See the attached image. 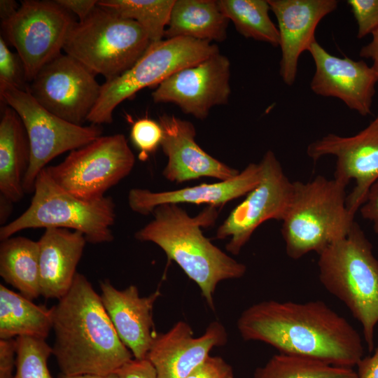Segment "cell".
Instances as JSON below:
<instances>
[{"instance_id": "obj_1", "label": "cell", "mask_w": 378, "mask_h": 378, "mask_svg": "<svg viewBox=\"0 0 378 378\" xmlns=\"http://www.w3.org/2000/svg\"><path fill=\"white\" fill-rule=\"evenodd\" d=\"M237 326L244 340L266 343L281 354L351 368L363 358L359 333L321 300L259 302L241 314Z\"/></svg>"}, {"instance_id": "obj_2", "label": "cell", "mask_w": 378, "mask_h": 378, "mask_svg": "<svg viewBox=\"0 0 378 378\" xmlns=\"http://www.w3.org/2000/svg\"><path fill=\"white\" fill-rule=\"evenodd\" d=\"M52 354L62 374L106 376L133 355L119 337L101 296L76 273L71 287L53 307Z\"/></svg>"}, {"instance_id": "obj_3", "label": "cell", "mask_w": 378, "mask_h": 378, "mask_svg": "<svg viewBox=\"0 0 378 378\" xmlns=\"http://www.w3.org/2000/svg\"><path fill=\"white\" fill-rule=\"evenodd\" d=\"M217 208L206 206L192 217L178 204H162L153 211V219L134 234L139 241L158 245L169 261H174L198 286L213 310L218 284L224 280L239 279L246 272L244 264L228 255L203 234L202 227L215 224Z\"/></svg>"}, {"instance_id": "obj_4", "label": "cell", "mask_w": 378, "mask_h": 378, "mask_svg": "<svg viewBox=\"0 0 378 378\" xmlns=\"http://www.w3.org/2000/svg\"><path fill=\"white\" fill-rule=\"evenodd\" d=\"M318 255L321 283L360 323L371 352L378 323V260L372 253L371 243L354 221L346 237Z\"/></svg>"}, {"instance_id": "obj_5", "label": "cell", "mask_w": 378, "mask_h": 378, "mask_svg": "<svg viewBox=\"0 0 378 378\" xmlns=\"http://www.w3.org/2000/svg\"><path fill=\"white\" fill-rule=\"evenodd\" d=\"M345 188L322 176L307 183L293 182L281 227L288 257L297 260L312 251L318 254L347 235L354 216L346 207Z\"/></svg>"}, {"instance_id": "obj_6", "label": "cell", "mask_w": 378, "mask_h": 378, "mask_svg": "<svg viewBox=\"0 0 378 378\" xmlns=\"http://www.w3.org/2000/svg\"><path fill=\"white\" fill-rule=\"evenodd\" d=\"M115 217L111 197L94 201L80 199L57 186L44 169L36 178L29 207L0 228V239L26 229L59 227L80 232L91 244L110 242L114 238L111 227Z\"/></svg>"}, {"instance_id": "obj_7", "label": "cell", "mask_w": 378, "mask_h": 378, "mask_svg": "<svg viewBox=\"0 0 378 378\" xmlns=\"http://www.w3.org/2000/svg\"><path fill=\"white\" fill-rule=\"evenodd\" d=\"M150 43L137 22L97 4L86 18L76 22L63 50L107 81L128 70Z\"/></svg>"}, {"instance_id": "obj_8", "label": "cell", "mask_w": 378, "mask_h": 378, "mask_svg": "<svg viewBox=\"0 0 378 378\" xmlns=\"http://www.w3.org/2000/svg\"><path fill=\"white\" fill-rule=\"evenodd\" d=\"M218 52L216 45L190 38L150 43L128 70L102 85L99 97L88 121L95 125L112 122L115 108L140 90L158 85L176 71Z\"/></svg>"}, {"instance_id": "obj_9", "label": "cell", "mask_w": 378, "mask_h": 378, "mask_svg": "<svg viewBox=\"0 0 378 378\" xmlns=\"http://www.w3.org/2000/svg\"><path fill=\"white\" fill-rule=\"evenodd\" d=\"M0 97L20 116L29 141L31 159L24 181L25 193L34 192L37 176L52 159L102 136L98 125L69 122L47 110L27 90L0 81Z\"/></svg>"}, {"instance_id": "obj_10", "label": "cell", "mask_w": 378, "mask_h": 378, "mask_svg": "<svg viewBox=\"0 0 378 378\" xmlns=\"http://www.w3.org/2000/svg\"><path fill=\"white\" fill-rule=\"evenodd\" d=\"M135 157L122 134L101 136L45 170L60 188L88 201L104 194L132 172Z\"/></svg>"}, {"instance_id": "obj_11", "label": "cell", "mask_w": 378, "mask_h": 378, "mask_svg": "<svg viewBox=\"0 0 378 378\" xmlns=\"http://www.w3.org/2000/svg\"><path fill=\"white\" fill-rule=\"evenodd\" d=\"M71 13L56 1H22L18 10L1 22L6 39L17 50L29 84L47 63L61 54L76 23Z\"/></svg>"}, {"instance_id": "obj_12", "label": "cell", "mask_w": 378, "mask_h": 378, "mask_svg": "<svg viewBox=\"0 0 378 378\" xmlns=\"http://www.w3.org/2000/svg\"><path fill=\"white\" fill-rule=\"evenodd\" d=\"M259 164L260 182L216 230L217 239H230L225 248L233 255L240 253L262 223L270 219L282 221L292 198L293 182L286 176L274 153L267 150Z\"/></svg>"}, {"instance_id": "obj_13", "label": "cell", "mask_w": 378, "mask_h": 378, "mask_svg": "<svg viewBox=\"0 0 378 378\" xmlns=\"http://www.w3.org/2000/svg\"><path fill=\"white\" fill-rule=\"evenodd\" d=\"M92 72L67 54H59L29 85L31 95L47 110L78 125L88 121L102 89Z\"/></svg>"}, {"instance_id": "obj_14", "label": "cell", "mask_w": 378, "mask_h": 378, "mask_svg": "<svg viewBox=\"0 0 378 378\" xmlns=\"http://www.w3.org/2000/svg\"><path fill=\"white\" fill-rule=\"evenodd\" d=\"M307 155L314 161L326 155L336 158L334 179L355 186L346 197V207L354 216L372 184L378 178V117L355 135L342 136L330 133L311 143Z\"/></svg>"}, {"instance_id": "obj_15", "label": "cell", "mask_w": 378, "mask_h": 378, "mask_svg": "<svg viewBox=\"0 0 378 378\" xmlns=\"http://www.w3.org/2000/svg\"><path fill=\"white\" fill-rule=\"evenodd\" d=\"M230 78V61L218 52L171 75L158 85L152 98L155 103L174 104L203 120L211 108L228 102Z\"/></svg>"}, {"instance_id": "obj_16", "label": "cell", "mask_w": 378, "mask_h": 378, "mask_svg": "<svg viewBox=\"0 0 378 378\" xmlns=\"http://www.w3.org/2000/svg\"><path fill=\"white\" fill-rule=\"evenodd\" d=\"M316 66L311 90L323 97L342 100L363 116L371 113L378 73L363 60L338 57L327 52L316 41L309 49Z\"/></svg>"}, {"instance_id": "obj_17", "label": "cell", "mask_w": 378, "mask_h": 378, "mask_svg": "<svg viewBox=\"0 0 378 378\" xmlns=\"http://www.w3.org/2000/svg\"><path fill=\"white\" fill-rule=\"evenodd\" d=\"M163 130L161 147L167 157L162 171L171 182L181 183L202 177L227 181L240 172L223 163L205 152L195 141L196 131L192 122L174 115L159 116Z\"/></svg>"}, {"instance_id": "obj_18", "label": "cell", "mask_w": 378, "mask_h": 378, "mask_svg": "<svg viewBox=\"0 0 378 378\" xmlns=\"http://www.w3.org/2000/svg\"><path fill=\"white\" fill-rule=\"evenodd\" d=\"M227 342V331L218 321L211 322L201 336L195 337L190 326L179 321L167 332L158 334L146 358L158 378H186L210 356L213 348Z\"/></svg>"}, {"instance_id": "obj_19", "label": "cell", "mask_w": 378, "mask_h": 378, "mask_svg": "<svg viewBox=\"0 0 378 378\" xmlns=\"http://www.w3.org/2000/svg\"><path fill=\"white\" fill-rule=\"evenodd\" d=\"M275 15L281 50L279 73L292 85L297 76L298 59L316 41L315 30L320 21L334 11L337 0H267Z\"/></svg>"}, {"instance_id": "obj_20", "label": "cell", "mask_w": 378, "mask_h": 378, "mask_svg": "<svg viewBox=\"0 0 378 378\" xmlns=\"http://www.w3.org/2000/svg\"><path fill=\"white\" fill-rule=\"evenodd\" d=\"M100 288L102 304L121 341L134 358H146L158 334L153 310L160 290L141 297L136 286L118 290L108 280L101 281Z\"/></svg>"}, {"instance_id": "obj_21", "label": "cell", "mask_w": 378, "mask_h": 378, "mask_svg": "<svg viewBox=\"0 0 378 378\" xmlns=\"http://www.w3.org/2000/svg\"><path fill=\"white\" fill-rule=\"evenodd\" d=\"M261 178L260 164L251 163L234 178L214 183H203L175 190L152 192L132 188L128 193L130 208L137 214L148 215L164 204H205L216 207L246 195Z\"/></svg>"}, {"instance_id": "obj_22", "label": "cell", "mask_w": 378, "mask_h": 378, "mask_svg": "<svg viewBox=\"0 0 378 378\" xmlns=\"http://www.w3.org/2000/svg\"><path fill=\"white\" fill-rule=\"evenodd\" d=\"M87 241L78 231L49 227L38 241L41 295L59 300L72 286Z\"/></svg>"}, {"instance_id": "obj_23", "label": "cell", "mask_w": 378, "mask_h": 378, "mask_svg": "<svg viewBox=\"0 0 378 378\" xmlns=\"http://www.w3.org/2000/svg\"><path fill=\"white\" fill-rule=\"evenodd\" d=\"M30 159L24 126L15 110L6 105L0 120V192L13 203L25 194L24 181Z\"/></svg>"}, {"instance_id": "obj_24", "label": "cell", "mask_w": 378, "mask_h": 378, "mask_svg": "<svg viewBox=\"0 0 378 378\" xmlns=\"http://www.w3.org/2000/svg\"><path fill=\"white\" fill-rule=\"evenodd\" d=\"M229 20L215 0H175L164 36L221 42L227 37Z\"/></svg>"}, {"instance_id": "obj_25", "label": "cell", "mask_w": 378, "mask_h": 378, "mask_svg": "<svg viewBox=\"0 0 378 378\" xmlns=\"http://www.w3.org/2000/svg\"><path fill=\"white\" fill-rule=\"evenodd\" d=\"M52 328V310L0 285V337L44 339Z\"/></svg>"}, {"instance_id": "obj_26", "label": "cell", "mask_w": 378, "mask_h": 378, "mask_svg": "<svg viewBox=\"0 0 378 378\" xmlns=\"http://www.w3.org/2000/svg\"><path fill=\"white\" fill-rule=\"evenodd\" d=\"M0 275L28 299L41 295L38 241L20 236L2 240Z\"/></svg>"}, {"instance_id": "obj_27", "label": "cell", "mask_w": 378, "mask_h": 378, "mask_svg": "<svg viewBox=\"0 0 378 378\" xmlns=\"http://www.w3.org/2000/svg\"><path fill=\"white\" fill-rule=\"evenodd\" d=\"M223 15L246 38L279 46V32L272 22L267 0H218Z\"/></svg>"}, {"instance_id": "obj_28", "label": "cell", "mask_w": 378, "mask_h": 378, "mask_svg": "<svg viewBox=\"0 0 378 378\" xmlns=\"http://www.w3.org/2000/svg\"><path fill=\"white\" fill-rule=\"evenodd\" d=\"M253 378H358L351 368L339 367L310 358L279 353L258 368Z\"/></svg>"}, {"instance_id": "obj_29", "label": "cell", "mask_w": 378, "mask_h": 378, "mask_svg": "<svg viewBox=\"0 0 378 378\" xmlns=\"http://www.w3.org/2000/svg\"><path fill=\"white\" fill-rule=\"evenodd\" d=\"M175 0H99L97 4L137 22L150 42L163 39Z\"/></svg>"}, {"instance_id": "obj_30", "label": "cell", "mask_w": 378, "mask_h": 378, "mask_svg": "<svg viewBox=\"0 0 378 378\" xmlns=\"http://www.w3.org/2000/svg\"><path fill=\"white\" fill-rule=\"evenodd\" d=\"M15 339L17 357L13 378H52L48 367L52 349L46 340L27 336Z\"/></svg>"}, {"instance_id": "obj_31", "label": "cell", "mask_w": 378, "mask_h": 378, "mask_svg": "<svg viewBox=\"0 0 378 378\" xmlns=\"http://www.w3.org/2000/svg\"><path fill=\"white\" fill-rule=\"evenodd\" d=\"M130 137L134 146L140 150L141 159L144 160L148 153L154 152L160 146L163 130L159 122L142 118L133 124Z\"/></svg>"}, {"instance_id": "obj_32", "label": "cell", "mask_w": 378, "mask_h": 378, "mask_svg": "<svg viewBox=\"0 0 378 378\" xmlns=\"http://www.w3.org/2000/svg\"><path fill=\"white\" fill-rule=\"evenodd\" d=\"M0 81L22 90H28L29 85L19 55L10 50L2 36H0Z\"/></svg>"}, {"instance_id": "obj_33", "label": "cell", "mask_w": 378, "mask_h": 378, "mask_svg": "<svg viewBox=\"0 0 378 378\" xmlns=\"http://www.w3.org/2000/svg\"><path fill=\"white\" fill-rule=\"evenodd\" d=\"M347 4L358 24V38L378 30V0H348Z\"/></svg>"}, {"instance_id": "obj_34", "label": "cell", "mask_w": 378, "mask_h": 378, "mask_svg": "<svg viewBox=\"0 0 378 378\" xmlns=\"http://www.w3.org/2000/svg\"><path fill=\"white\" fill-rule=\"evenodd\" d=\"M186 378H234L233 370L222 357L209 356Z\"/></svg>"}, {"instance_id": "obj_35", "label": "cell", "mask_w": 378, "mask_h": 378, "mask_svg": "<svg viewBox=\"0 0 378 378\" xmlns=\"http://www.w3.org/2000/svg\"><path fill=\"white\" fill-rule=\"evenodd\" d=\"M117 378H158L156 370L148 358H133L115 372Z\"/></svg>"}, {"instance_id": "obj_36", "label": "cell", "mask_w": 378, "mask_h": 378, "mask_svg": "<svg viewBox=\"0 0 378 378\" xmlns=\"http://www.w3.org/2000/svg\"><path fill=\"white\" fill-rule=\"evenodd\" d=\"M16 339L0 340V378H13V369L16 366Z\"/></svg>"}, {"instance_id": "obj_37", "label": "cell", "mask_w": 378, "mask_h": 378, "mask_svg": "<svg viewBox=\"0 0 378 378\" xmlns=\"http://www.w3.org/2000/svg\"><path fill=\"white\" fill-rule=\"evenodd\" d=\"M359 209L362 217L372 223L373 230L378 234V178L370 187Z\"/></svg>"}, {"instance_id": "obj_38", "label": "cell", "mask_w": 378, "mask_h": 378, "mask_svg": "<svg viewBox=\"0 0 378 378\" xmlns=\"http://www.w3.org/2000/svg\"><path fill=\"white\" fill-rule=\"evenodd\" d=\"M62 7L75 14L78 21L83 20L97 6V0H55Z\"/></svg>"}, {"instance_id": "obj_39", "label": "cell", "mask_w": 378, "mask_h": 378, "mask_svg": "<svg viewBox=\"0 0 378 378\" xmlns=\"http://www.w3.org/2000/svg\"><path fill=\"white\" fill-rule=\"evenodd\" d=\"M356 366L358 378H378V343L374 354L363 358Z\"/></svg>"}, {"instance_id": "obj_40", "label": "cell", "mask_w": 378, "mask_h": 378, "mask_svg": "<svg viewBox=\"0 0 378 378\" xmlns=\"http://www.w3.org/2000/svg\"><path fill=\"white\" fill-rule=\"evenodd\" d=\"M372 35L371 42L361 48L359 55L361 57L371 59L373 62L372 67L378 73V30Z\"/></svg>"}, {"instance_id": "obj_41", "label": "cell", "mask_w": 378, "mask_h": 378, "mask_svg": "<svg viewBox=\"0 0 378 378\" xmlns=\"http://www.w3.org/2000/svg\"><path fill=\"white\" fill-rule=\"evenodd\" d=\"M20 5L13 0L0 1V17L1 22L9 19L19 8Z\"/></svg>"}, {"instance_id": "obj_42", "label": "cell", "mask_w": 378, "mask_h": 378, "mask_svg": "<svg viewBox=\"0 0 378 378\" xmlns=\"http://www.w3.org/2000/svg\"><path fill=\"white\" fill-rule=\"evenodd\" d=\"M12 203V202L1 195V223L5 222L11 211L10 206Z\"/></svg>"}, {"instance_id": "obj_43", "label": "cell", "mask_w": 378, "mask_h": 378, "mask_svg": "<svg viewBox=\"0 0 378 378\" xmlns=\"http://www.w3.org/2000/svg\"><path fill=\"white\" fill-rule=\"evenodd\" d=\"M57 378H117L115 373L111 374L106 376H98V375H75L69 376L64 374H60Z\"/></svg>"}]
</instances>
